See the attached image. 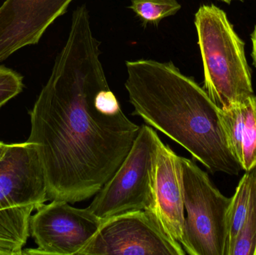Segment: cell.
<instances>
[{
  "label": "cell",
  "mask_w": 256,
  "mask_h": 255,
  "mask_svg": "<svg viewBox=\"0 0 256 255\" xmlns=\"http://www.w3.org/2000/svg\"><path fill=\"white\" fill-rule=\"evenodd\" d=\"M184 220L182 246L190 255H225L231 198L224 196L195 162L182 157Z\"/></svg>",
  "instance_id": "277c9868"
},
{
  "label": "cell",
  "mask_w": 256,
  "mask_h": 255,
  "mask_svg": "<svg viewBox=\"0 0 256 255\" xmlns=\"http://www.w3.org/2000/svg\"><path fill=\"white\" fill-rule=\"evenodd\" d=\"M126 64L132 115L177 142L212 173L238 175L242 168L227 145L220 109L204 88L172 61Z\"/></svg>",
  "instance_id": "7a4b0ae2"
},
{
  "label": "cell",
  "mask_w": 256,
  "mask_h": 255,
  "mask_svg": "<svg viewBox=\"0 0 256 255\" xmlns=\"http://www.w3.org/2000/svg\"><path fill=\"white\" fill-rule=\"evenodd\" d=\"M256 175V168L245 172L239 181L234 196L231 198L227 217V239L225 255H230V250L240 229L243 227L250 204L252 184Z\"/></svg>",
  "instance_id": "4fadbf2b"
},
{
  "label": "cell",
  "mask_w": 256,
  "mask_h": 255,
  "mask_svg": "<svg viewBox=\"0 0 256 255\" xmlns=\"http://www.w3.org/2000/svg\"><path fill=\"white\" fill-rule=\"evenodd\" d=\"M44 171L36 144L8 145L0 159V210L14 206L44 204Z\"/></svg>",
  "instance_id": "30bf717a"
},
{
  "label": "cell",
  "mask_w": 256,
  "mask_h": 255,
  "mask_svg": "<svg viewBox=\"0 0 256 255\" xmlns=\"http://www.w3.org/2000/svg\"><path fill=\"white\" fill-rule=\"evenodd\" d=\"M131 9L144 25H156L182 8L178 0H130Z\"/></svg>",
  "instance_id": "5bb4252c"
},
{
  "label": "cell",
  "mask_w": 256,
  "mask_h": 255,
  "mask_svg": "<svg viewBox=\"0 0 256 255\" xmlns=\"http://www.w3.org/2000/svg\"><path fill=\"white\" fill-rule=\"evenodd\" d=\"M22 88V76L12 69L0 65V108L18 95Z\"/></svg>",
  "instance_id": "2e32d148"
},
{
  "label": "cell",
  "mask_w": 256,
  "mask_h": 255,
  "mask_svg": "<svg viewBox=\"0 0 256 255\" xmlns=\"http://www.w3.org/2000/svg\"><path fill=\"white\" fill-rule=\"evenodd\" d=\"M150 184V203L146 211L170 238L182 244L185 220L182 157L160 137Z\"/></svg>",
  "instance_id": "ba28073f"
},
{
  "label": "cell",
  "mask_w": 256,
  "mask_h": 255,
  "mask_svg": "<svg viewBox=\"0 0 256 255\" xmlns=\"http://www.w3.org/2000/svg\"><path fill=\"white\" fill-rule=\"evenodd\" d=\"M228 149L242 169L256 168V96L220 110Z\"/></svg>",
  "instance_id": "8fae6325"
},
{
  "label": "cell",
  "mask_w": 256,
  "mask_h": 255,
  "mask_svg": "<svg viewBox=\"0 0 256 255\" xmlns=\"http://www.w3.org/2000/svg\"><path fill=\"white\" fill-rule=\"evenodd\" d=\"M100 42L85 4L76 7L31 115L27 142L36 144L48 200L78 203L96 196L127 157L140 126L111 91Z\"/></svg>",
  "instance_id": "6da1fadb"
},
{
  "label": "cell",
  "mask_w": 256,
  "mask_h": 255,
  "mask_svg": "<svg viewBox=\"0 0 256 255\" xmlns=\"http://www.w3.org/2000/svg\"><path fill=\"white\" fill-rule=\"evenodd\" d=\"M158 133L142 124L132 148L116 172L88 207L105 220L134 211H146L150 203V179Z\"/></svg>",
  "instance_id": "5b68a950"
},
{
  "label": "cell",
  "mask_w": 256,
  "mask_h": 255,
  "mask_svg": "<svg viewBox=\"0 0 256 255\" xmlns=\"http://www.w3.org/2000/svg\"><path fill=\"white\" fill-rule=\"evenodd\" d=\"M74 0H6L0 6V63L37 44Z\"/></svg>",
  "instance_id": "9c48e42d"
},
{
  "label": "cell",
  "mask_w": 256,
  "mask_h": 255,
  "mask_svg": "<svg viewBox=\"0 0 256 255\" xmlns=\"http://www.w3.org/2000/svg\"><path fill=\"white\" fill-rule=\"evenodd\" d=\"M198 44L204 68V89L212 101L226 109L254 95L245 43L224 10L203 4L195 14Z\"/></svg>",
  "instance_id": "3957f363"
},
{
  "label": "cell",
  "mask_w": 256,
  "mask_h": 255,
  "mask_svg": "<svg viewBox=\"0 0 256 255\" xmlns=\"http://www.w3.org/2000/svg\"><path fill=\"white\" fill-rule=\"evenodd\" d=\"M36 210L30 232L38 249L22 255H80L104 222L90 208H73L64 201L54 200Z\"/></svg>",
  "instance_id": "52a82bcc"
},
{
  "label": "cell",
  "mask_w": 256,
  "mask_h": 255,
  "mask_svg": "<svg viewBox=\"0 0 256 255\" xmlns=\"http://www.w3.org/2000/svg\"><path fill=\"white\" fill-rule=\"evenodd\" d=\"M251 40H252V59H254V66L256 68V25L252 34H251Z\"/></svg>",
  "instance_id": "e0dca14e"
},
{
  "label": "cell",
  "mask_w": 256,
  "mask_h": 255,
  "mask_svg": "<svg viewBox=\"0 0 256 255\" xmlns=\"http://www.w3.org/2000/svg\"><path fill=\"white\" fill-rule=\"evenodd\" d=\"M221 1H224L225 3H227V4H230L232 1H234V0H221ZM238 1H243L244 0H238Z\"/></svg>",
  "instance_id": "d6986e66"
},
{
  "label": "cell",
  "mask_w": 256,
  "mask_h": 255,
  "mask_svg": "<svg viewBox=\"0 0 256 255\" xmlns=\"http://www.w3.org/2000/svg\"><path fill=\"white\" fill-rule=\"evenodd\" d=\"M38 208L31 204L0 210V255H22L30 236L31 214Z\"/></svg>",
  "instance_id": "7c38bea8"
},
{
  "label": "cell",
  "mask_w": 256,
  "mask_h": 255,
  "mask_svg": "<svg viewBox=\"0 0 256 255\" xmlns=\"http://www.w3.org/2000/svg\"><path fill=\"white\" fill-rule=\"evenodd\" d=\"M8 145L3 143V142H0V159L2 157L3 154L6 152V149H7Z\"/></svg>",
  "instance_id": "ac0fdd59"
},
{
  "label": "cell",
  "mask_w": 256,
  "mask_h": 255,
  "mask_svg": "<svg viewBox=\"0 0 256 255\" xmlns=\"http://www.w3.org/2000/svg\"><path fill=\"white\" fill-rule=\"evenodd\" d=\"M185 255L146 211H134L104 220L80 255Z\"/></svg>",
  "instance_id": "8992f818"
},
{
  "label": "cell",
  "mask_w": 256,
  "mask_h": 255,
  "mask_svg": "<svg viewBox=\"0 0 256 255\" xmlns=\"http://www.w3.org/2000/svg\"><path fill=\"white\" fill-rule=\"evenodd\" d=\"M230 255H256V175L252 184L249 211Z\"/></svg>",
  "instance_id": "9a60e30c"
}]
</instances>
